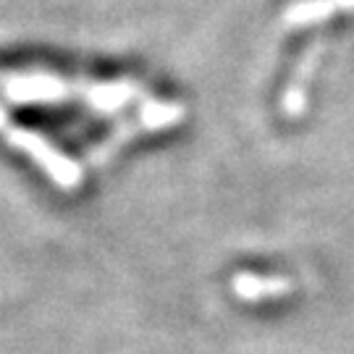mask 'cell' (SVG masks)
Here are the masks:
<instances>
[{"instance_id": "1", "label": "cell", "mask_w": 354, "mask_h": 354, "mask_svg": "<svg viewBox=\"0 0 354 354\" xmlns=\"http://www.w3.org/2000/svg\"><path fill=\"white\" fill-rule=\"evenodd\" d=\"M3 95L19 105H61L79 100L97 113H115L140 97V84L131 79L115 82H89V79H66L53 71H13L0 82Z\"/></svg>"}, {"instance_id": "2", "label": "cell", "mask_w": 354, "mask_h": 354, "mask_svg": "<svg viewBox=\"0 0 354 354\" xmlns=\"http://www.w3.org/2000/svg\"><path fill=\"white\" fill-rule=\"evenodd\" d=\"M0 137L8 142L11 147H16L19 152H24L26 158H32L35 163L50 176V181L55 187H61V189L71 192V189H79V184H82V165L71 160L66 152H61L53 142H48L42 134L37 131H32V129H24V127H16L8 121V115L6 111L0 108Z\"/></svg>"}, {"instance_id": "3", "label": "cell", "mask_w": 354, "mask_h": 354, "mask_svg": "<svg viewBox=\"0 0 354 354\" xmlns=\"http://www.w3.org/2000/svg\"><path fill=\"white\" fill-rule=\"evenodd\" d=\"M294 289L289 279L281 276H260V273H236L231 279V291L244 302H260L273 297H286Z\"/></svg>"}, {"instance_id": "4", "label": "cell", "mask_w": 354, "mask_h": 354, "mask_svg": "<svg viewBox=\"0 0 354 354\" xmlns=\"http://www.w3.org/2000/svg\"><path fill=\"white\" fill-rule=\"evenodd\" d=\"M354 11V0H297L286 11V24L291 26H307L320 24L336 13Z\"/></svg>"}, {"instance_id": "5", "label": "cell", "mask_w": 354, "mask_h": 354, "mask_svg": "<svg viewBox=\"0 0 354 354\" xmlns=\"http://www.w3.org/2000/svg\"><path fill=\"white\" fill-rule=\"evenodd\" d=\"M317 64V45H313L310 50L304 53V64L297 68L294 74V82L286 87V95H283V111L289 115H297L304 111V100H307V79L313 76Z\"/></svg>"}]
</instances>
